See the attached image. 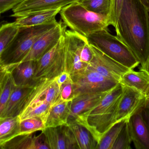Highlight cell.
I'll return each mask as SVG.
<instances>
[{"label": "cell", "instance_id": "cell-30", "mask_svg": "<svg viewBox=\"0 0 149 149\" xmlns=\"http://www.w3.org/2000/svg\"><path fill=\"white\" fill-rule=\"evenodd\" d=\"M123 0H111L110 8L108 15L109 25L115 27L122 8Z\"/></svg>", "mask_w": 149, "mask_h": 149}, {"label": "cell", "instance_id": "cell-39", "mask_svg": "<svg viewBox=\"0 0 149 149\" xmlns=\"http://www.w3.org/2000/svg\"><path fill=\"white\" fill-rule=\"evenodd\" d=\"M147 98H148V99H149V92L148 94V95H147Z\"/></svg>", "mask_w": 149, "mask_h": 149}, {"label": "cell", "instance_id": "cell-26", "mask_svg": "<svg viewBox=\"0 0 149 149\" xmlns=\"http://www.w3.org/2000/svg\"><path fill=\"white\" fill-rule=\"evenodd\" d=\"M15 87V85L10 71L0 85V117L9 100Z\"/></svg>", "mask_w": 149, "mask_h": 149}, {"label": "cell", "instance_id": "cell-7", "mask_svg": "<svg viewBox=\"0 0 149 149\" xmlns=\"http://www.w3.org/2000/svg\"><path fill=\"white\" fill-rule=\"evenodd\" d=\"M71 77L73 82L74 97L86 93L107 91L119 84L88 67L83 71Z\"/></svg>", "mask_w": 149, "mask_h": 149}, {"label": "cell", "instance_id": "cell-4", "mask_svg": "<svg viewBox=\"0 0 149 149\" xmlns=\"http://www.w3.org/2000/svg\"><path fill=\"white\" fill-rule=\"evenodd\" d=\"M58 22L19 27L15 38L1 55V62L7 66H14L22 62L36 41L55 27Z\"/></svg>", "mask_w": 149, "mask_h": 149}, {"label": "cell", "instance_id": "cell-41", "mask_svg": "<svg viewBox=\"0 0 149 149\" xmlns=\"http://www.w3.org/2000/svg\"><path fill=\"white\" fill-rule=\"evenodd\" d=\"M1 11H0V15H1Z\"/></svg>", "mask_w": 149, "mask_h": 149}, {"label": "cell", "instance_id": "cell-1", "mask_svg": "<svg viewBox=\"0 0 149 149\" xmlns=\"http://www.w3.org/2000/svg\"><path fill=\"white\" fill-rule=\"evenodd\" d=\"M116 36L132 51L144 68L149 58L148 10L140 0H123L115 27Z\"/></svg>", "mask_w": 149, "mask_h": 149}, {"label": "cell", "instance_id": "cell-21", "mask_svg": "<svg viewBox=\"0 0 149 149\" xmlns=\"http://www.w3.org/2000/svg\"><path fill=\"white\" fill-rule=\"evenodd\" d=\"M121 85L133 87L147 96L149 92V74L143 70H130L121 78Z\"/></svg>", "mask_w": 149, "mask_h": 149}, {"label": "cell", "instance_id": "cell-3", "mask_svg": "<svg viewBox=\"0 0 149 149\" xmlns=\"http://www.w3.org/2000/svg\"><path fill=\"white\" fill-rule=\"evenodd\" d=\"M59 14L66 27L86 38L109 25L108 16L89 11L78 2L63 7Z\"/></svg>", "mask_w": 149, "mask_h": 149}, {"label": "cell", "instance_id": "cell-34", "mask_svg": "<svg viewBox=\"0 0 149 149\" xmlns=\"http://www.w3.org/2000/svg\"><path fill=\"white\" fill-rule=\"evenodd\" d=\"M14 66H7L3 65L0 60V85L1 84L7 73Z\"/></svg>", "mask_w": 149, "mask_h": 149}, {"label": "cell", "instance_id": "cell-11", "mask_svg": "<svg viewBox=\"0 0 149 149\" xmlns=\"http://www.w3.org/2000/svg\"><path fill=\"white\" fill-rule=\"evenodd\" d=\"M66 25L62 21L39 38L31 47L22 61H37L45 53L54 47L66 30Z\"/></svg>", "mask_w": 149, "mask_h": 149}, {"label": "cell", "instance_id": "cell-6", "mask_svg": "<svg viewBox=\"0 0 149 149\" xmlns=\"http://www.w3.org/2000/svg\"><path fill=\"white\" fill-rule=\"evenodd\" d=\"M65 59L64 33L57 43L37 61L34 80L56 78L65 71Z\"/></svg>", "mask_w": 149, "mask_h": 149}, {"label": "cell", "instance_id": "cell-15", "mask_svg": "<svg viewBox=\"0 0 149 149\" xmlns=\"http://www.w3.org/2000/svg\"><path fill=\"white\" fill-rule=\"evenodd\" d=\"M142 109L129 118V130L135 148L149 149V129L143 117Z\"/></svg>", "mask_w": 149, "mask_h": 149}, {"label": "cell", "instance_id": "cell-12", "mask_svg": "<svg viewBox=\"0 0 149 149\" xmlns=\"http://www.w3.org/2000/svg\"><path fill=\"white\" fill-rule=\"evenodd\" d=\"M42 132L50 149H79L74 134L67 125L45 128Z\"/></svg>", "mask_w": 149, "mask_h": 149}, {"label": "cell", "instance_id": "cell-37", "mask_svg": "<svg viewBox=\"0 0 149 149\" xmlns=\"http://www.w3.org/2000/svg\"><path fill=\"white\" fill-rule=\"evenodd\" d=\"M140 70H143V71H145L147 72L149 74V58L144 68Z\"/></svg>", "mask_w": 149, "mask_h": 149}, {"label": "cell", "instance_id": "cell-5", "mask_svg": "<svg viewBox=\"0 0 149 149\" xmlns=\"http://www.w3.org/2000/svg\"><path fill=\"white\" fill-rule=\"evenodd\" d=\"M87 38L89 44L130 70H134L140 64L130 49L107 29L94 32Z\"/></svg>", "mask_w": 149, "mask_h": 149}, {"label": "cell", "instance_id": "cell-23", "mask_svg": "<svg viewBox=\"0 0 149 149\" xmlns=\"http://www.w3.org/2000/svg\"><path fill=\"white\" fill-rule=\"evenodd\" d=\"M19 117H0V149L5 143L20 135Z\"/></svg>", "mask_w": 149, "mask_h": 149}, {"label": "cell", "instance_id": "cell-10", "mask_svg": "<svg viewBox=\"0 0 149 149\" xmlns=\"http://www.w3.org/2000/svg\"><path fill=\"white\" fill-rule=\"evenodd\" d=\"M122 87V94L116 111V122L129 119L143 108L147 101V96L138 90L126 86Z\"/></svg>", "mask_w": 149, "mask_h": 149}, {"label": "cell", "instance_id": "cell-38", "mask_svg": "<svg viewBox=\"0 0 149 149\" xmlns=\"http://www.w3.org/2000/svg\"><path fill=\"white\" fill-rule=\"evenodd\" d=\"M143 4L147 8L148 10H149V0H140Z\"/></svg>", "mask_w": 149, "mask_h": 149}, {"label": "cell", "instance_id": "cell-33", "mask_svg": "<svg viewBox=\"0 0 149 149\" xmlns=\"http://www.w3.org/2000/svg\"><path fill=\"white\" fill-rule=\"evenodd\" d=\"M23 0H0V11L1 13L13 9Z\"/></svg>", "mask_w": 149, "mask_h": 149}, {"label": "cell", "instance_id": "cell-40", "mask_svg": "<svg viewBox=\"0 0 149 149\" xmlns=\"http://www.w3.org/2000/svg\"><path fill=\"white\" fill-rule=\"evenodd\" d=\"M148 14L149 21V10H148Z\"/></svg>", "mask_w": 149, "mask_h": 149}, {"label": "cell", "instance_id": "cell-22", "mask_svg": "<svg viewBox=\"0 0 149 149\" xmlns=\"http://www.w3.org/2000/svg\"><path fill=\"white\" fill-rule=\"evenodd\" d=\"M67 125L74 134L79 149H96L98 143L87 128L75 122Z\"/></svg>", "mask_w": 149, "mask_h": 149}, {"label": "cell", "instance_id": "cell-8", "mask_svg": "<svg viewBox=\"0 0 149 149\" xmlns=\"http://www.w3.org/2000/svg\"><path fill=\"white\" fill-rule=\"evenodd\" d=\"M65 71L71 76L83 71L88 65L81 62L80 52L87 38L71 30H66L65 32Z\"/></svg>", "mask_w": 149, "mask_h": 149}, {"label": "cell", "instance_id": "cell-24", "mask_svg": "<svg viewBox=\"0 0 149 149\" xmlns=\"http://www.w3.org/2000/svg\"><path fill=\"white\" fill-rule=\"evenodd\" d=\"M19 27L15 22L6 23L0 26V57L11 43Z\"/></svg>", "mask_w": 149, "mask_h": 149}, {"label": "cell", "instance_id": "cell-28", "mask_svg": "<svg viewBox=\"0 0 149 149\" xmlns=\"http://www.w3.org/2000/svg\"><path fill=\"white\" fill-rule=\"evenodd\" d=\"M45 128L44 122L37 117L21 120L19 122L20 135L33 134L38 131H42Z\"/></svg>", "mask_w": 149, "mask_h": 149}, {"label": "cell", "instance_id": "cell-17", "mask_svg": "<svg viewBox=\"0 0 149 149\" xmlns=\"http://www.w3.org/2000/svg\"><path fill=\"white\" fill-rule=\"evenodd\" d=\"M34 86L25 87L15 86L0 117L6 118L19 116L25 105L28 96Z\"/></svg>", "mask_w": 149, "mask_h": 149}, {"label": "cell", "instance_id": "cell-29", "mask_svg": "<svg viewBox=\"0 0 149 149\" xmlns=\"http://www.w3.org/2000/svg\"><path fill=\"white\" fill-rule=\"evenodd\" d=\"M128 120L121 130L116 141L115 142L112 149H131L130 144L132 141L129 130Z\"/></svg>", "mask_w": 149, "mask_h": 149}, {"label": "cell", "instance_id": "cell-19", "mask_svg": "<svg viewBox=\"0 0 149 149\" xmlns=\"http://www.w3.org/2000/svg\"><path fill=\"white\" fill-rule=\"evenodd\" d=\"M62 8L43 10L16 17L15 23L18 27L32 26L57 22L56 17Z\"/></svg>", "mask_w": 149, "mask_h": 149}, {"label": "cell", "instance_id": "cell-25", "mask_svg": "<svg viewBox=\"0 0 149 149\" xmlns=\"http://www.w3.org/2000/svg\"><path fill=\"white\" fill-rule=\"evenodd\" d=\"M128 119L123 120L115 124L102 137L96 149H112L115 142Z\"/></svg>", "mask_w": 149, "mask_h": 149}, {"label": "cell", "instance_id": "cell-2", "mask_svg": "<svg viewBox=\"0 0 149 149\" xmlns=\"http://www.w3.org/2000/svg\"><path fill=\"white\" fill-rule=\"evenodd\" d=\"M122 92V85L119 83L96 106L72 122L87 128L98 144L105 134L116 123V111Z\"/></svg>", "mask_w": 149, "mask_h": 149}, {"label": "cell", "instance_id": "cell-32", "mask_svg": "<svg viewBox=\"0 0 149 149\" xmlns=\"http://www.w3.org/2000/svg\"><path fill=\"white\" fill-rule=\"evenodd\" d=\"M93 58V53L88 41L85 43L80 52V60L81 62L88 65Z\"/></svg>", "mask_w": 149, "mask_h": 149}, {"label": "cell", "instance_id": "cell-20", "mask_svg": "<svg viewBox=\"0 0 149 149\" xmlns=\"http://www.w3.org/2000/svg\"><path fill=\"white\" fill-rule=\"evenodd\" d=\"M71 101H61L51 107L45 122V128L67 125Z\"/></svg>", "mask_w": 149, "mask_h": 149}, {"label": "cell", "instance_id": "cell-13", "mask_svg": "<svg viewBox=\"0 0 149 149\" xmlns=\"http://www.w3.org/2000/svg\"><path fill=\"white\" fill-rule=\"evenodd\" d=\"M112 89L82 94L74 97L71 102V113L68 124L73 122L96 106Z\"/></svg>", "mask_w": 149, "mask_h": 149}, {"label": "cell", "instance_id": "cell-14", "mask_svg": "<svg viewBox=\"0 0 149 149\" xmlns=\"http://www.w3.org/2000/svg\"><path fill=\"white\" fill-rule=\"evenodd\" d=\"M79 0H23L13 9L11 16L18 17L64 6Z\"/></svg>", "mask_w": 149, "mask_h": 149}, {"label": "cell", "instance_id": "cell-31", "mask_svg": "<svg viewBox=\"0 0 149 149\" xmlns=\"http://www.w3.org/2000/svg\"><path fill=\"white\" fill-rule=\"evenodd\" d=\"M74 97L73 82L70 77L60 87V98L62 101H72Z\"/></svg>", "mask_w": 149, "mask_h": 149}, {"label": "cell", "instance_id": "cell-18", "mask_svg": "<svg viewBox=\"0 0 149 149\" xmlns=\"http://www.w3.org/2000/svg\"><path fill=\"white\" fill-rule=\"evenodd\" d=\"M1 149H50V148L45 136L42 132L37 136H33V134L17 136L4 144Z\"/></svg>", "mask_w": 149, "mask_h": 149}, {"label": "cell", "instance_id": "cell-16", "mask_svg": "<svg viewBox=\"0 0 149 149\" xmlns=\"http://www.w3.org/2000/svg\"><path fill=\"white\" fill-rule=\"evenodd\" d=\"M37 61H22L15 65L10 70V73L16 86H33L37 81L34 80Z\"/></svg>", "mask_w": 149, "mask_h": 149}, {"label": "cell", "instance_id": "cell-9", "mask_svg": "<svg viewBox=\"0 0 149 149\" xmlns=\"http://www.w3.org/2000/svg\"><path fill=\"white\" fill-rule=\"evenodd\" d=\"M89 45L93 58L88 67L107 78L120 83L122 76L130 69L111 58L93 45Z\"/></svg>", "mask_w": 149, "mask_h": 149}, {"label": "cell", "instance_id": "cell-36", "mask_svg": "<svg viewBox=\"0 0 149 149\" xmlns=\"http://www.w3.org/2000/svg\"><path fill=\"white\" fill-rule=\"evenodd\" d=\"M70 75L68 73L63 71L56 77L57 83L59 87L70 77Z\"/></svg>", "mask_w": 149, "mask_h": 149}, {"label": "cell", "instance_id": "cell-27", "mask_svg": "<svg viewBox=\"0 0 149 149\" xmlns=\"http://www.w3.org/2000/svg\"><path fill=\"white\" fill-rule=\"evenodd\" d=\"M110 1L111 0H79L78 2L89 11L108 16Z\"/></svg>", "mask_w": 149, "mask_h": 149}, {"label": "cell", "instance_id": "cell-35", "mask_svg": "<svg viewBox=\"0 0 149 149\" xmlns=\"http://www.w3.org/2000/svg\"><path fill=\"white\" fill-rule=\"evenodd\" d=\"M142 114L149 129V99L148 98L147 102L142 109Z\"/></svg>", "mask_w": 149, "mask_h": 149}]
</instances>
